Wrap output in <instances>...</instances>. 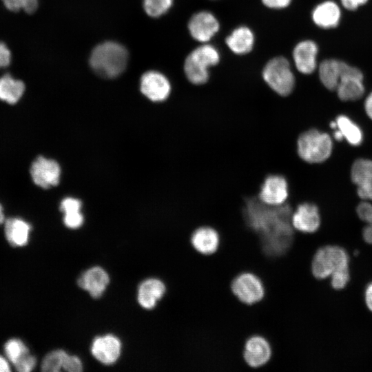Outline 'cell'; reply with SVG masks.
I'll return each instance as SVG.
<instances>
[{"mask_svg": "<svg viewBox=\"0 0 372 372\" xmlns=\"http://www.w3.org/2000/svg\"><path fill=\"white\" fill-rule=\"evenodd\" d=\"M337 130L343 138L351 145L358 146L362 143L363 134L360 127L345 115H340L335 119Z\"/></svg>", "mask_w": 372, "mask_h": 372, "instance_id": "26", "label": "cell"}, {"mask_svg": "<svg viewBox=\"0 0 372 372\" xmlns=\"http://www.w3.org/2000/svg\"><path fill=\"white\" fill-rule=\"evenodd\" d=\"M190 242L198 253L205 256L213 255L219 248L220 235L211 226H200L192 231Z\"/></svg>", "mask_w": 372, "mask_h": 372, "instance_id": "15", "label": "cell"}, {"mask_svg": "<svg viewBox=\"0 0 372 372\" xmlns=\"http://www.w3.org/2000/svg\"><path fill=\"white\" fill-rule=\"evenodd\" d=\"M10 60V51L3 43L0 42V68L8 66Z\"/></svg>", "mask_w": 372, "mask_h": 372, "instance_id": "36", "label": "cell"}, {"mask_svg": "<svg viewBox=\"0 0 372 372\" xmlns=\"http://www.w3.org/2000/svg\"><path fill=\"white\" fill-rule=\"evenodd\" d=\"M218 50L210 44H203L195 48L186 57L184 72L187 79L194 85H202L209 79V68L218 63Z\"/></svg>", "mask_w": 372, "mask_h": 372, "instance_id": "4", "label": "cell"}, {"mask_svg": "<svg viewBox=\"0 0 372 372\" xmlns=\"http://www.w3.org/2000/svg\"><path fill=\"white\" fill-rule=\"evenodd\" d=\"M200 320H201V316H200ZM201 331H202V329H201ZM202 339H203V338H202ZM204 356H205V355H204ZM205 362H206V361H205Z\"/></svg>", "mask_w": 372, "mask_h": 372, "instance_id": "45", "label": "cell"}, {"mask_svg": "<svg viewBox=\"0 0 372 372\" xmlns=\"http://www.w3.org/2000/svg\"><path fill=\"white\" fill-rule=\"evenodd\" d=\"M342 6L349 10H355L365 4L368 0H340Z\"/></svg>", "mask_w": 372, "mask_h": 372, "instance_id": "38", "label": "cell"}, {"mask_svg": "<svg viewBox=\"0 0 372 372\" xmlns=\"http://www.w3.org/2000/svg\"><path fill=\"white\" fill-rule=\"evenodd\" d=\"M295 207L288 201L280 205L262 203L258 195L247 196L242 207V220L248 242L256 247L261 257L272 262L284 258L295 242L297 231L291 224Z\"/></svg>", "mask_w": 372, "mask_h": 372, "instance_id": "1", "label": "cell"}, {"mask_svg": "<svg viewBox=\"0 0 372 372\" xmlns=\"http://www.w3.org/2000/svg\"><path fill=\"white\" fill-rule=\"evenodd\" d=\"M262 76L269 88L280 96H289L294 90L296 79L288 60L283 56L269 60Z\"/></svg>", "mask_w": 372, "mask_h": 372, "instance_id": "5", "label": "cell"}, {"mask_svg": "<svg viewBox=\"0 0 372 372\" xmlns=\"http://www.w3.org/2000/svg\"><path fill=\"white\" fill-rule=\"evenodd\" d=\"M25 91V85L9 74L0 77V100L9 104L17 103Z\"/></svg>", "mask_w": 372, "mask_h": 372, "instance_id": "25", "label": "cell"}, {"mask_svg": "<svg viewBox=\"0 0 372 372\" xmlns=\"http://www.w3.org/2000/svg\"><path fill=\"white\" fill-rule=\"evenodd\" d=\"M225 43L234 54H245L249 53L254 47V35L250 28L240 26L227 36Z\"/></svg>", "mask_w": 372, "mask_h": 372, "instance_id": "22", "label": "cell"}, {"mask_svg": "<svg viewBox=\"0 0 372 372\" xmlns=\"http://www.w3.org/2000/svg\"><path fill=\"white\" fill-rule=\"evenodd\" d=\"M63 368L69 372H79L82 371V364L76 356L67 355Z\"/></svg>", "mask_w": 372, "mask_h": 372, "instance_id": "35", "label": "cell"}, {"mask_svg": "<svg viewBox=\"0 0 372 372\" xmlns=\"http://www.w3.org/2000/svg\"><path fill=\"white\" fill-rule=\"evenodd\" d=\"M362 236L365 242L372 244V224H368L362 231Z\"/></svg>", "mask_w": 372, "mask_h": 372, "instance_id": "40", "label": "cell"}, {"mask_svg": "<svg viewBox=\"0 0 372 372\" xmlns=\"http://www.w3.org/2000/svg\"><path fill=\"white\" fill-rule=\"evenodd\" d=\"M141 92L154 102H162L169 97L172 87L169 79L162 73L150 70L141 78Z\"/></svg>", "mask_w": 372, "mask_h": 372, "instance_id": "11", "label": "cell"}, {"mask_svg": "<svg viewBox=\"0 0 372 372\" xmlns=\"http://www.w3.org/2000/svg\"><path fill=\"white\" fill-rule=\"evenodd\" d=\"M259 199L269 205H280L285 203L289 196L287 179L278 174L267 175L262 183L258 194Z\"/></svg>", "mask_w": 372, "mask_h": 372, "instance_id": "8", "label": "cell"}, {"mask_svg": "<svg viewBox=\"0 0 372 372\" xmlns=\"http://www.w3.org/2000/svg\"><path fill=\"white\" fill-rule=\"evenodd\" d=\"M349 257L347 252L337 245H326L319 248L311 260V273L319 280L330 277L333 273L348 269Z\"/></svg>", "mask_w": 372, "mask_h": 372, "instance_id": "6", "label": "cell"}, {"mask_svg": "<svg viewBox=\"0 0 372 372\" xmlns=\"http://www.w3.org/2000/svg\"><path fill=\"white\" fill-rule=\"evenodd\" d=\"M10 10L17 12L23 10L28 13L34 12L38 6L37 0H2Z\"/></svg>", "mask_w": 372, "mask_h": 372, "instance_id": "31", "label": "cell"}, {"mask_svg": "<svg viewBox=\"0 0 372 372\" xmlns=\"http://www.w3.org/2000/svg\"><path fill=\"white\" fill-rule=\"evenodd\" d=\"M4 351L7 359L13 365L23 356L30 353L27 346L18 338L8 340L4 345Z\"/></svg>", "mask_w": 372, "mask_h": 372, "instance_id": "28", "label": "cell"}, {"mask_svg": "<svg viewBox=\"0 0 372 372\" xmlns=\"http://www.w3.org/2000/svg\"><path fill=\"white\" fill-rule=\"evenodd\" d=\"M359 218L367 224H372V205L368 202L360 203L356 209Z\"/></svg>", "mask_w": 372, "mask_h": 372, "instance_id": "34", "label": "cell"}, {"mask_svg": "<svg viewBox=\"0 0 372 372\" xmlns=\"http://www.w3.org/2000/svg\"><path fill=\"white\" fill-rule=\"evenodd\" d=\"M3 221H4V214H3V207L0 204V225L2 224Z\"/></svg>", "mask_w": 372, "mask_h": 372, "instance_id": "43", "label": "cell"}, {"mask_svg": "<svg viewBox=\"0 0 372 372\" xmlns=\"http://www.w3.org/2000/svg\"><path fill=\"white\" fill-rule=\"evenodd\" d=\"M127 61L128 52L123 45L114 41H105L93 49L90 65L98 75L112 79L123 72Z\"/></svg>", "mask_w": 372, "mask_h": 372, "instance_id": "2", "label": "cell"}, {"mask_svg": "<svg viewBox=\"0 0 372 372\" xmlns=\"http://www.w3.org/2000/svg\"><path fill=\"white\" fill-rule=\"evenodd\" d=\"M332 149V140L329 134L315 128L302 131L297 138L298 156L308 164L325 161L330 156Z\"/></svg>", "mask_w": 372, "mask_h": 372, "instance_id": "3", "label": "cell"}, {"mask_svg": "<svg viewBox=\"0 0 372 372\" xmlns=\"http://www.w3.org/2000/svg\"><path fill=\"white\" fill-rule=\"evenodd\" d=\"M91 350L99 361L105 364H111L119 357L121 342L112 335L98 337L94 340Z\"/></svg>", "mask_w": 372, "mask_h": 372, "instance_id": "18", "label": "cell"}, {"mask_svg": "<svg viewBox=\"0 0 372 372\" xmlns=\"http://www.w3.org/2000/svg\"><path fill=\"white\" fill-rule=\"evenodd\" d=\"M5 236L13 247H22L29 240L31 225L25 220L17 217L10 218L5 221Z\"/></svg>", "mask_w": 372, "mask_h": 372, "instance_id": "21", "label": "cell"}, {"mask_svg": "<svg viewBox=\"0 0 372 372\" xmlns=\"http://www.w3.org/2000/svg\"><path fill=\"white\" fill-rule=\"evenodd\" d=\"M81 200L68 197L64 198L60 205V209L64 213L63 221L65 225L72 229L79 227L83 222V217L80 212Z\"/></svg>", "mask_w": 372, "mask_h": 372, "instance_id": "27", "label": "cell"}, {"mask_svg": "<svg viewBox=\"0 0 372 372\" xmlns=\"http://www.w3.org/2000/svg\"><path fill=\"white\" fill-rule=\"evenodd\" d=\"M108 282L107 273L99 267L88 269L78 280L79 287L87 290L94 298H99L102 295Z\"/></svg>", "mask_w": 372, "mask_h": 372, "instance_id": "19", "label": "cell"}, {"mask_svg": "<svg viewBox=\"0 0 372 372\" xmlns=\"http://www.w3.org/2000/svg\"><path fill=\"white\" fill-rule=\"evenodd\" d=\"M173 4V0H143V8L151 17L156 18L165 14Z\"/></svg>", "mask_w": 372, "mask_h": 372, "instance_id": "30", "label": "cell"}, {"mask_svg": "<svg viewBox=\"0 0 372 372\" xmlns=\"http://www.w3.org/2000/svg\"><path fill=\"white\" fill-rule=\"evenodd\" d=\"M330 277L331 287L335 289H342L349 281V269L335 272Z\"/></svg>", "mask_w": 372, "mask_h": 372, "instance_id": "32", "label": "cell"}, {"mask_svg": "<svg viewBox=\"0 0 372 372\" xmlns=\"http://www.w3.org/2000/svg\"><path fill=\"white\" fill-rule=\"evenodd\" d=\"M10 371L9 362L0 355V372H9Z\"/></svg>", "mask_w": 372, "mask_h": 372, "instance_id": "42", "label": "cell"}, {"mask_svg": "<svg viewBox=\"0 0 372 372\" xmlns=\"http://www.w3.org/2000/svg\"><path fill=\"white\" fill-rule=\"evenodd\" d=\"M234 296L242 303L252 305L265 297V288L261 278L253 272L243 271L236 276L230 285Z\"/></svg>", "mask_w": 372, "mask_h": 372, "instance_id": "7", "label": "cell"}, {"mask_svg": "<svg viewBox=\"0 0 372 372\" xmlns=\"http://www.w3.org/2000/svg\"><path fill=\"white\" fill-rule=\"evenodd\" d=\"M262 3L267 8L282 9L287 7L291 0H262Z\"/></svg>", "mask_w": 372, "mask_h": 372, "instance_id": "37", "label": "cell"}, {"mask_svg": "<svg viewBox=\"0 0 372 372\" xmlns=\"http://www.w3.org/2000/svg\"><path fill=\"white\" fill-rule=\"evenodd\" d=\"M30 175L35 185L48 189L59 183L60 166L56 161L40 156L32 162Z\"/></svg>", "mask_w": 372, "mask_h": 372, "instance_id": "12", "label": "cell"}, {"mask_svg": "<svg viewBox=\"0 0 372 372\" xmlns=\"http://www.w3.org/2000/svg\"><path fill=\"white\" fill-rule=\"evenodd\" d=\"M364 109L368 116L372 120V92L364 101Z\"/></svg>", "mask_w": 372, "mask_h": 372, "instance_id": "41", "label": "cell"}, {"mask_svg": "<svg viewBox=\"0 0 372 372\" xmlns=\"http://www.w3.org/2000/svg\"><path fill=\"white\" fill-rule=\"evenodd\" d=\"M165 290V286L162 281L154 278L148 279L139 287L138 302L145 309H152L156 301L163 296Z\"/></svg>", "mask_w": 372, "mask_h": 372, "instance_id": "23", "label": "cell"}, {"mask_svg": "<svg viewBox=\"0 0 372 372\" xmlns=\"http://www.w3.org/2000/svg\"><path fill=\"white\" fill-rule=\"evenodd\" d=\"M341 10L333 1H325L318 4L312 12V19L315 24L322 28L336 27L340 20Z\"/></svg>", "mask_w": 372, "mask_h": 372, "instance_id": "20", "label": "cell"}, {"mask_svg": "<svg viewBox=\"0 0 372 372\" xmlns=\"http://www.w3.org/2000/svg\"><path fill=\"white\" fill-rule=\"evenodd\" d=\"M68 354L63 350H55L45 355L41 369L45 372H57L63 368L65 358Z\"/></svg>", "mask_w": 372, "mask_h": 372, "instance_id": "29", "label": "cell"}, {"mask_svg": "<svg viewBox=\"0 0 372 372\" xmlns=\"http://www.w3.org/2000/svg\"><path fill=\"white\" fill-rule=\"evenodd\" d=\"M364 300L366 307L372 311V282L369 283L366 287Z\"/></svg>", "mask_w": 372, "mask_h": 372, "instance_id": "39", "label": "cell"}, {"mask_svg": "<svg viewBox=\"0 0 372 372\" xmlns=\"http://www.w3.org/2000/svg\"><path fill=\"white\" fill-rule=\"evenodd\" d=\"M351 176L358 196L364 200H372V160L357 159L351 167Z\"/></svg>", "mask_w": 372, "mask_h": 372, "instance_id": "16", "label": "cell"}, {"mask_svg": "<svg viewBox=\"0 0 372 372\" xmlns=\"http://www.w3.org/2000/svg\"><path fill=\"white\" fill-rule=\"evenodd\" d=\"M36 362L35 357L28 353L17 362L14 366L19 372H30L34 368Z\"/></svg>", "mask_w": 372, "mask_h": 372, "instance_id": "33", "label": "cell"}, {"mask_svg": "<svg viewBox=\"0 0 372 372\" xmlns=\"http://www.w3.org/2000/svg\"><path fill=\"white\" fill-rule=\"evenodd\" d=\"M335 90L342 101L359 99L364 93L362 72L358 68L347 63Z\"/></svg>", "mask_w": 372, "mask_h": 372, "instance_id": "10", "label": "cell"}, {"mask_svg": "<svg viewBox=\"0 0 372 372\" xmlns=\"http://www.w3.org/2000/svg\"><path fill=\"white\" fill-rule=\"evenodd\" d=\"M219 22L210 12L200 11L195 13L189 19L188 30L196 41L207 43L218 31Z\"/></svg>", "mask_w": 372, "mask_h": 372, "instance_id": "14", "label": "cell"}, {"mask_svg": "<svg viewBox=\"0 0 372 372\" xmlns=\"http://www.w3.org/2000/svg\"><path fill=\"white\" fill-rule=\"evenodd\" d=\"M318 45L311 40L299 42L293 51V59L297 70L302 74L313 73L317 65Z\"/></svg>", "mask_w": 372, "mask_h": 372, "instance_id": "17", "label": "cell"}, {"mask_svg": "<svg viewBox=\"0 0 372 372\" xmlns=\"http://www.w3.org/2000/svg\"><path fill=\"white\" fill-rule=\"evenodd\" d=\"M272 348L268 340L260 335H253L246 340L242 352L245 363L251 369L265 366L271 359Z\"/></svg>", "mask_w": 372, "mask_h": 372, "instance_id": "9", "label": "cell"}, {"mask_svg": "<svg viewBox=\"0 0 372 372\" xmlns=\"http://www.w3.org/2000/svg\"><path fill=\"white\" fill-rule=\"evenodd\" d=\"M347 63L337 59H326L321 62L318 68L320 80L323 85L335 90Z\"/></svg>", "mask_w": 372, "mask_h": 372, "instance_id": "24", "label": "cell"}, {"mask_svg": "<svg viewBox=\"0 0 372 372\" xmlns=\"http://www.w3.org/2000/svg\"><path fill=\"white\" fill-rule=\"evenodd\" d=\"M320 222L318 208L311 202L299 203L292 213V226L296 231L302 234L316 232L320 227Z\"/></svg>", "mask_w": 372, "mask_h": 372, "instance_id": "13", "label": "cell"}, {"mask_svg": "<svg viewBox=\"0 0 372 372\" xmlns=\"http://www.w3.org/2000/svg\"><path fill=\"white\" fill-rule=\"evenodd\" d=\"M198 324H200L201 325V321L200 322H198ZM201 334H202V331H201ZM202 342H203V339H202ZM203 355H204V352H203ZM206 356V355H205ZM204 360H205V357H204ZM205 368H206V370H207V367H206V364H205Z\"/></svg>", "mask_w": 372, "mask_h": 372, "instance_id": "44", "label": "cell"}]
</instances>
